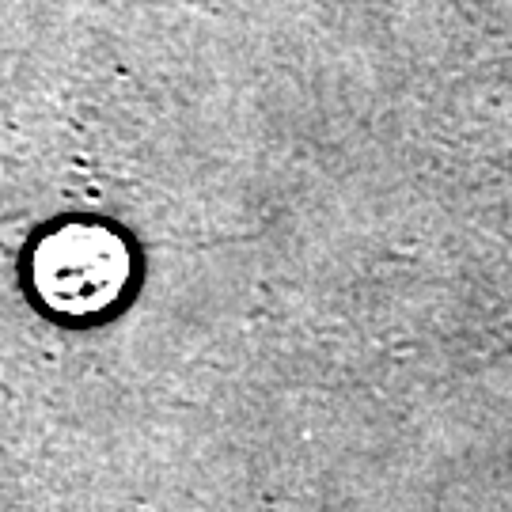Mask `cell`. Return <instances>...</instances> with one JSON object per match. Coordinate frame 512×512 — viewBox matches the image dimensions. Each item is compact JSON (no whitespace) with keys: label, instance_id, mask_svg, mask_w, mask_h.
Masks as SVG:
<instances>
[{"label":"cell","instance_id":"obj_1","mask_svg":"<svg viewBox=\"0 0 512 512\" xmlns=\"http://www.w3.org/2000/svg\"><path fill=\"white\" fill-rule=\"evenodd\" d=\"M126 243L95 224H69L35 251V285L57 311H99L126 289Z\"/></svg>","mask_w":512,"mask_h":512}]
</instances>
